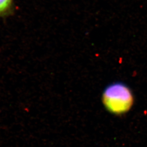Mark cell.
<instances>
[{"label": "cell", "mask_w": 147, "mask_h": 147, "mask_svg": "<svg viewBox=\"0 0 147 147\" xmlns=\"http://www.w3.org/2000/svg\"><path fill=\"white\" fill-rule=\"evenodd\" d=\"M102 103L109 112L121 115L129 111L133 105L134 97L131 89L121 82L109 85L103 92Z\"/></svg>", "instance_id": "6da1fadb"}, {"label": "cell", "mask_w": 147, "mask_h": 147, "mask_svg": "<svg viewBox=\"0 0 147 147\" xmlns=\"http://www.w3.org/2000/svg\"><path fill=\"white\" fill-rule=\"evenodd\" d=\"M11 0H0V14L3 13L10 7Z\"/></svg>", "instance_id": "7a4b0ae2"}]
</instances>
